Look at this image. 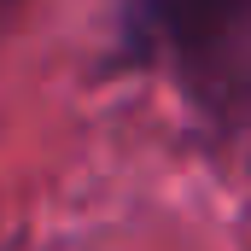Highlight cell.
<instances>
[{"instance_id":"cell-1","label":"cell","mask_w":251,"mask_h":251,"mask_svg":"<svg viewBox=\"0 0 251 251\" xmlns=\"http://www.w3.org/2000/svg\"><path fill=\"white\" fill-rule=\"evenodd\" d=\"M140 12L199 100L222 111L251 105V0H140Z\"/></svg>"}]
</instances>
